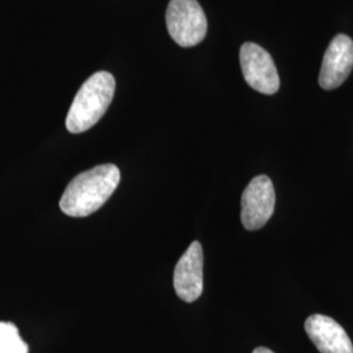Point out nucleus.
Here are the masks:
<instances>
[{
  "label": "nucleus",
  "instance_id": "6e6552de",
  "mask_svg": "<svg viewBox=\"0 0 353 353\" xmlns=\"http://www.w3.org/2000/svg\"><path fill=\"white\" fill-rule=\"evenodd\" d=\"M305 331L321 353H353V344L348 334L330 316H309L305 322Z\"/></svg>",
  "mask_w": 353,
  "mask_h": 353
},
{
  "label": "nucleus",
  "instance_id": "f03ea898",
  "mask_svg": "<svg viewBox=\"0 0 353 353\" xmlns=\"http://www.w3.org/2000/svg\"><path fill=\"white\" fill-rule=\"evenodd\" d=\"M115 79L106 71H99L77 90L65 118V127L72 134H81L94 126L113 101Z\"/></svg>",
  "mask_w": 353,
  "mask_h": 353
},
{
  "label": "nucleus",
  "instance_id": "7ed1b4c3",
  "mask_svg": "<svg viewBox=\"0 0 353 353\" xmlns=\"http://www.w3.org/2000/svg\"><path fill=\"white\" fill-rule=\"evenodd\" d=\"M165 19L170 37L182 48L201 43L207 34V17L196 0H170Z\"/></svg>",
  "mask_w": 353,
  "mask_h": 353
},
{
  "label": "nucleus",
  "instance_id": "20e7f679",
  "mask_svg": "<svg viewBox=\"0 0 353 353\" xmlns=\"http://www.w3.org/2000/svg\"><path fill=\"white\" fill-rule=\"evenodd\" d=\"M240 63L242 75L252 89L263 94H275L280 87L278 70L272 57L252 42L241 46Z\"/></svg>",
  "mask_w": 353,
  "mask_h": 353
},
{
  "label": "nucleus",
  "instance_id": "9d476101",
  "mask_svg": "<svg viewBox=\"0 0 353 353\" xmlns=\"http://www.w3.org/2000/svg\"><path fill=\"white\" fill-rule=\"evenodd\" d=\"M252 353H275L272 352L271 350H268V348H265V347H258V348H255Z\"/></svg>",
  "mask_w": 353,
  "mask_h": 353
},
{
  "label": "nucleus",
  "instance_id": "423d86ee",
  "mask_svg": "<svg viewBox=\"0 0 353 353\" xmlns=\"http://www.w3.org/2000/svg\"><path fill=\"white\" fill-rule=\"evenodd\" d=\"M353 68V41L345 34L332 38L325 52L319 85L326 90L338 88L347 80Z\"/></svg>",
  "mask_w": 353,
  "mask_h": 353
},
{
  "label": "nucleus",
  "instance_id": "0eeeda50",
  "mask_svg": "<svg viewBox=\"0 0 353 353\" xmlns=\"http://www.w3.org/2000/svg\"><path fill=\"white\" fill-rule=\"evenodd\" d=\"M174 290L185 303L196 301L203 292V249L198 241L191 242L174 270Z\"/></svg>",
  "mask_w": 353,
  "mask_h": 353
},
{
  "label": "nucleus",
  "instance_id": "1a4fd4ad",
  "mask_svg": "<svg viewBox=\"0 0 353 353\" xmlns=\"http://www.w3.org/2000/svg\"><path fill=\"white\" fill-rule=\"evenodd\" d=\"M0 353H29V347L11 322H0Z\"/></svg>",
  "mask_w": 353,
  "mask_h": 353
},
{
  "label": "nucleus",
  "instance_id": "39448f33",
  "mask_svg": "<svg viewBox=\"0 0 353 353\" xmlns=\"http://www.w3.org/2000/svg\"><path fill=\"white\" fill-rule=\"evenodd\" d=\"M275 189L267 176L252 178L241 199V221L248 230L265 227L275 210Z\"/></svg>",
  "mask_w": 353,
  "mask_h": 353
},
{
  "label": "nucleus",
  "instance_id": "f257e3e1",
  "mask_svg": "<svg viewBox=\"0 0 353 353\" xmlns=\"http://www.w3.org/2000/svg\"><path fill=\"white\" fill-rule=\"evenodd\" d=\"M121 182V172L114 164L94 166L76 176L64 190L59 207L71 217H85L99 211Z\"/></svg>",
  "mask_w": 353,
  "mask_h": 353
}]
</instances>
